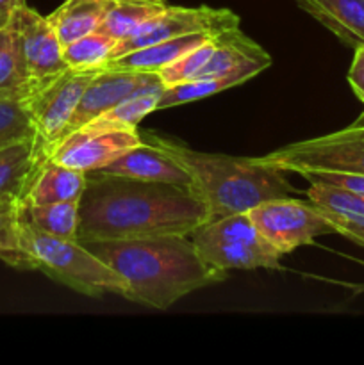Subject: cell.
Instances as JSON below:
<instances>
[{"instance_id": "1", "label": "cell", "mask_w": 364, "mask_h": 365, "mask_svg": "<svg viewBox=\"0 0 364 365\" xmlns=\"http://www.w3.org/2000/svg\"><path fill=\"white\" fill-rule=\"evenodd\" d=\"M77 241L191 235L213 221L202 196L188 185L89 171L79 202Z\"/></svg>"}, {"instance_id": "2", "label": "cell", "mask_w": 364, "mask_h": 365, "mask_svg": "<svg viewBox=\"0 0 364 365\" xmlns=\"http://www.w3.org/2000/svg\"><path fill=\"white\" fill-rule=\"evenodd\" d=\"M128 285L125 299L170 309L189 292L220 284L227 271L209 266L188 235L82 242Z\"/></svg>"}, {"instance_id": "3", "label": "cell", "mask_w": 364, "mask_h": 365, "mask_svg": "<svg viewBox=\"0 0 364 365\" xmlns=\"http://www.w3.org/2000/svg\"><path fill=\"white\" fill-rule=\"evenodd\" d=\"M143 141L159 146L191 173L195 191L211 210V217L248 212L259 203L293 195L295 187L285 171L261 163L257 157H231L221 153L196 152L170 138L139 130Z\"/></svg>"}, {"instance_id": "4", "label": "cell", "mask_w": 364, "mask_h": 365, "mask_svg": "<svg viewBox=\"0 0 364 365\" xmlns=\"http://www.w3.org/2000/svg\"><path fill=\"white\" fill-rule=\"evenodd\" d=\"M21 248L34 260L36 269L57 284L66 285L79 294L102 298L116 294L125 298L128 285L113 267L89 252L77 239H64L39 230L31 223L21 203L20 210Z\"/></svg>"}, {"instance_id": "5", "label": "cell", "mask_w": 364, "mask_h": 365, "mask_svg": "<svg viewBox=\"0 0 364 365\" xmlns=\"http://www.w3.org/2000/svg\"><path fill=\"white\" fill-rule=\"evenodd\" d=\"M193 242L216 269H278L280 253L264 239L248 212L216 217L193 232Z\"/></svg>"}, {"instance_id": "6", "label": "cell", "mask_w": 364, "mask_h": 365, "mask_svg": "<svg viewBox=\"0 0 364 365\" xmlns=\"http://www.w3.org/2000/svg\"><path fill=\"white\" fill-rule=\"evenodd\" d=\"M257 159L293 173L325 170L364 175V127L352 125L334 134L293 143Z\"/></svg>"}, {"instance_id": "7", "label": "cell", "mask_w": 364, "mask_h": 365, "mask_svg": "<svg viewBox=\"0 0 364 365\" xmlns=\"http://www.w3.org/2000/svg\"><path fill=\"white\" fill-rule=\"evenodd\" d=\"M248 214L264 239L280 255L313 245L320 235L334 234L327 217L309 200L302 202L291 196L268 200L250 209Z\"/></svg>"}, {"instance_id": "8", "label": "cell", "mask_w": 364, "mask_h": 365, "mask_svg": "<svg viewBox=\"0 0 364 365\" xmlns=\"http://www.w3.org/2000/svg\"><path fill=\"white\" fill-rule=\"evenodd\" d=\"M238 27L239 16L232 13L231 9H216V7L209 6H168L163 13L156 14L148 21L139 25L127 38L120 39L116 43L113 57L123 56V53L132 52V50L143 48V46L153 45V43L164 41V39L198 34V32L218 34V32Z\"/></svg>"}, {"instance_id": "9", "label": "cell", "mask_w": 364, "mask_h": 365, "mask_svg": "<svg viewBox=\"0 0 364 365\" xmlns=\"http://www.w3.org/2000/svg\"><path fill=\"white\" fill-rule=\"evenodd\" d=\"M102 68L75 70L66 68L56 77L39 82L38 88L29 96V109L39 138L46 143L49 150L59 139L77 109L89 82Z\"/></svg>"}, {"instance_id": "10", "label": "cell", "mask_w": 364, "mask_h": 365, "mask_svg": "<svg viewBox=\"0 0 364 365\" xmlns=\"http://www.w3.org/2000/svg\"><path fill=\"white\" fill-rule=\"evenodd\" d=\"M141 143L143 139L138 128H113V130L81 128L56 143L50 148V159L89 173L100 170Z\"/></svg>"}, {"instance_id": "11", "label": "cell", "mask_w": 364, "mask_h": 365, "mask_svg": "<svg viewBox=\"0 0 364 365\" xmlns=\"http://www.w3.org/2000/svg\"><path fill=\"white\" fill-rule=\"evenodd\" d=\"M11 24L20 34L25 66L32 82H43L66 70L63 43L49 18L41 16L24 4L11 18Z\"/></svg>"}, {"instance_id": "12", "label": "cell", "mask_w": 364, "mask_h": 365, "mask_svg": "<svg viewBox=\"0 0 364 365\" xmlns=\"http://www.w3.org/2000/svg\"><path fill=\"white\" fill-rule=\"evenodd\" d=\"M159 75L150 73V71H132V70H116V68H102L98 73L93 77L89 86L86 88L77 109L71 114L70 121L66 123L64 130L61 132V139L74 134L79 128L86 127L89 121L95 120L96 116L103 114L106 110L113 109L114 106L127 98L128 95L150 82L157 81ZM54 143V145H56ZM52 145V146H54Z\"/></svg>"}, {"instance_id": "13", "label": "cell", "mask_w": 364, "mask_h": 365, "mask_svg": "<svg viewBox=\"0 0 364 365\" xmlns=\"http://www.w3.org/2000/svg\"><path fill=\"white\" fill-rule=\"evenodd\" d=\"M96 171L103 175H116V177L136 178V180L168 182V184L188 185L195 189L191 173L181 163H177L159 146L146 141L121 153L120 157Z\"/></svg>"}, {"instance_id": "14", "label": "cell", "mask_w": 364, "mask_h": 365, "mask_svg": "<svg viewBox=\"0 0 364 365\" xmlns=\"http://www.w3.org/2000/svg\"><path fill=\"white\" fill-rule=\"evenodd\" d=\"M307 200L327 217L335 234L364 246V198L338 185L310 182Z\"/></svg>"}, {"instance_id": "15", "label": "cell", "mask_w": 364, "mask_h": 365, "mask_svg": "<svg viewBox=\"0 0 364 365\" xmlns=\"http://www.w3.org/2000/svg\"><path fill=\"white\" fill-rule=\"evenodd\" d=\"M49 157V146L38 134L0 148V198L24 200L36 171Z\"/></svg>"}, {"instance_id": "16", "label": "cell", "mask_w": 364, "mask_h": 365, "mask_svg": "<svg viewBox=\"0 0 364 365\" xmlns=\"http://www.w3.org/2000/svg\"><path fill=\"white\" fill-rule=\"evenodd\" d=\"M305 13L353 50L364 46V0H296Z\"/></svg>"}, {"instance_id": "17", "label": "cell", "mask_w": 364, "mask_h": 365, "mask_svg": "<svg viewBox=\"0 0 364 365\" xmlns=\"http://www.w3.org/2000/svg\"><path fill=\"white\" fill-rule=\"evenodd\" d=\"M86 185L88 173L56 163L49 157L36 171L24 202L29 205H46L66 200H81Z\"/></svg>"}, {"instance_id": "18", "label": "cell", "mask_w": 364, "mask_h": 365, "mask_svg": "<svg viewBox=\"0 0 364 365\" xmlns=\"http://www.w3.org/2000/svg\"><path fill=\"white\" fill-rule=\"evenodd\" d=\"M209 32H198V34L181 36V38L164 39V41L153 43V45L143 46V48L132 50V52L123 53L109 59V63L103 68H116V70H132V71H150L157 73L164 66L177 61L178 57L184 56L186 52L198 46L200 43L206 41Z\"/></svg>"}, {"instance_id": "19", "label": "cell", "mask_w": 364, "mask_h": 365, "mask_svg": "<svg viewBox=\"0 0 364 365\" xmlns=\"http://www.w3.org/2000/svg\"><path fill=\"white\" fill-rule=\"evenodd\" d=\"M166 86L163 84L161 78L136 89L132 95L121 100L113 109L106 110L103 114L96 116L95 120L89 121L86 127L89 130H113V128H138V123L150 114L152 110H157V102H159L161 93L164 91ZM81 130V128H79Z\"/></svg>"}, {"instance_id": "20", "label": "cell", "mask_w": 364, "mask_h": 365, "mask_svg": "<svg viewBox=\"0 0 364 365\" xmlns=\"http://www.w3.org/2000/svg\"><path fill=\"white\" fill-rule=\"evenodd\" d=\"M106 2L107 0H66L46 16L63 46L100 27L106 13Z\"/></svg>"}, {"instance_id": "21", "label": "cell", "mask_w": 364, "mask_h": 365, "mask_svg": "<svg viewBox=\"0 0 364 365\" xmlns=\"http://www.w3.org/2000/svg\"><path fill=\"white\" fill-rule=\"evenodd\" d=\"M166 7V0H107L98 29L120 41Z\"/></svg>"}, {"instance_id": "22", "label": "cell", "mask_w": 364, "mask_h": 365, "mask_svg": "<svg viewBox=\"0 0 364 365\" xmlns=\"http://www.w3.org/2000/svg\"><path fill=\"white\" fill-rule=\"evenodd\" d=\"M38 84L29 77L20 34L9 21L0 29V93H32Z\"/></svg>"}, {"instance_id": "23", "label": "cell", "mask_w": 364, "mask_h": 365, "mask_svg": "<svg viewBox=\"0 0 364 365\" xmlns=\"http://www.w3.org/2000/svg\"><path fill=\"white\" fill-rule=\"evenodd\" d=\"M24 200L16 196L0 198V260L20 271L36 269L34 260L21 248L20 210Z\"/></svg>"}, {"instance_id": "24", "label": "cell", "mask_w": 364, "mask_h": 365, "mask_svg": "<svg viewBox=\"0 0 364 365\" xmlns=\"http://www.w3.org/2000/svg\"><path fill=\"white\" fill-rule=\"evenodd\" d=\"M252 77H256V75L250 73V71H238V73L221 75V77L193 78V81L168 86V88H164V91L161 93L159 102H157V109H170V107L182 106V103L207 98V96L225 91V89L232 88V86L243 84V82H246Z\"/></svg>"}, {"instance_id": "25", "label": "cell", "mask_w": 364, "mask_h": 365, "mask_svg": "<svg viewBox=\"0 0 364 365\" xmlns=\"http://www.w3.org/2000/svg\"><path fill=\"white\" fill-rule=\"evenodd\" d=\"M79 202L81 200H66V202L46 203V205H29L24 202L27 217L34 227L50 235L64 239H77L79 235Z\"/></svg>"}, {"instance_id": "26", "label": "cell", "mask_w": 364, "mask_h": 365, "mask_svg": "<svg viewBox=\"0 0 364 365\" xmlns=\"http://www.w3.org/2000/svg\"><path fill=\"white\" fill-rule=\"evenodd\" d=\"M118 39L107 34L102 29L89 32L75 41L68 43L63 48L64 63L68 68L75 70H91V68H103L113 57Z\"/></svg>"}, {"instance_id": "27", "label": "cell", "mask_w": 364, "mask_h": 365, "mask_svg": "<svg viewBox=\"0 0 364 365\" xmlns=\"http://www.w3.org/2000/svg\"><path fill=\"white\" fill-rule=\"evenodd\" d=\"M31 93H0V148L36 135L29 109Z\"/></svg>"}, {"instance_id": "28", "label": "cell", "mask_w": 364, "mask_h": 365, "mask_svg": "<svg viewBox=\"0 0 364 365\" xmlns=\"http://www.w3.org/2000/svg\"><path fill=\"white\" fill-rule=\"evenodd\" d=\"M214 46H216V34L209 36L198 46H195L193 50L186 52L184 56L178 57L177 61L164 66L163 70L157 71V75H159V78L166 88L168 86L178 84V82L193 81V78L198 77V73L203 70L209 57L213 56Z\"/></svg>"}, {"instance_id": "29", "label": "cell", "mask_w": 364, "mask_h": 365, "mask_svg": "<svg viewBox=\"0 0 364 365\" xmlns=\"http://www.w3.org/2000/svg\"><path fill=\"white\" fill-rule=\"evenodd\" d=\"M305 180L309 182H321V184L338 185V187L348 189V191L357 192L364 198V175L357 173H345V171H325V170H310L302 171Z\"/></svg>"}, {"instance_id": "30", "label": "cell", "mask_w": 364, "mask_h": 365, "mask_svg": "<svg viewBox=\"0 0 364 365\" xmlns=\"http://www.w3.org/2000/svg\"><path fill=\"white\" fill-rule=\"evenodd\" d=\"M348 82L355 91L357 98L364 102V46L355 48V57L348 71Z\"/></svg>"}, {"instance_id": "31", "label": "cell", "mask_w": 364, "mask_h": 365, "mask_svg": "<svg viewBox=\"0 0 364 365\" xmlns=\"http://www.w3.org/2000/svg\"><path fill=\"white\" fill-rule=\"evenodd\" d=\"M25 0H0V29L9 25L11 18L16 13L20 6H24Z\"/></svg>"}, {"instance_id": "32", "label": "cell", "mask_w": 364, "mask_h": 365, "mask_svg": "<svg viewBox=\"0 0 364 365\" xmlns=\"http://www.w3.org/2000/svg\"><path fill=\"white\" fill-rule=\"evenodd\" d=\"M355 125H359V127H364V113H363V116H360L359 120H357Z\"/></svg>"}]
</instances>
